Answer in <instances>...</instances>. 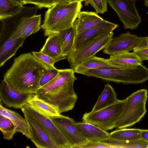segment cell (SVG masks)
I'll list each match as a JSON object with an SVG mask.
<instances>
[{
    "mask_svg": "<svg viewBox=\"0 0 148 148\" xmlns=\"http://www.w3.org/2000/svg\"><path fill=\"white\" fill-rule=\"evenodd\" d=\"M75 124L89 140L100 141L110 137V133L93 124L83 122H75Z\"/></svg>",
    "mask_w": 148,
    "mask_h": 148,
    "instance_id": "18",
    "label": "cell"
},
{
    "mask_svg": "<svg viewBox=\"0 0 148 148\" xmlns=\"http://www.w3.org/2000/svg\"><path fill=\"white\" fill-rule=\"evenodd\" d=\"M57 3L60 4H65L69 3L68 0H57Z\"/></svg>",
    "mask_w": 148,
    "mask_h": 148,
    "instance_id": "38",
    "label": "cell"
},
{
    "mask_svg": "<svg viewBox=\"0 0 148 148\" xmlns=\"http://www.w3.org/2000/svg\"><path fill=\"white\" fill-rule=\"evenodd\" d=\"M34 94L19 92L9 86L3 79L0 85V101L8 107L21 109Z\"/></svg>",
    "mask_w": 148,
    "mask_h": 148,
    "instance_id": "12",
    "label": "cell"
},
{
    "mask_svg": "<svg viewBox=\"0 0 148 148\" xmlns=\"http://www.w3.org/2000/svg\"><path fill=\"white\" fill-rule=\"evenodd\" d=\"M87 0H68L69 2V3L76 2V1H79L82 2L83 1H87Z\"/></svg>",
    "mask_w": 148,
    "mask_h": 148,
    "instance_id": "39",
    "label": "cell"
},
{
    "mask_svg": "<svg viewBox=\"0 0 148 148\" xmlns=\"http://www.w3.org/2000/svg\"><path fill=\"white\" fill-rule=\"evenodd\" d=\"M113 31L103 32L88 40L67 56L70 66L73 69L86 60L95 56L104 49L113 38Z\"/></svg>",
    "mask_w": 148,
    "mask_h": 148,
    "instance_id": "7",
    "label": "cell"
},
{
    "mask_svg": "<svg viewBox=\"0 0 148 148\" xmlns=\"http://www.w3.org/2000/svg\"><path fill=\"white\" fill-rule=\"evenodd\" d=\"M23 5L32 4L37 6L39 9L49 8L57 3V0H23Z\"/></svg>",
    "mask_w": 148,
    "mask_h": 148,
    "instance_id": "32",
    "label": "cell"
},
{
    "mask_svg": "<svg viewBox=\"0 0 148 148\" xmlns=\"http://www.w3.org/2000/svg\"><path fill=\"white\" fill-rule=\"evenodd\" d=\"M141 129L124 128L116 129L110 133V137L125 141H135L141 140Z\"/></svg>",
    "mask_w": 148,
    "mask_h": 148,
    "instance_id": "25",
    "label": "cell"
},
{
    "mask_svg": "<svg viewBox=\"0 0 148 148\" xmlns=\"http://www.w3.org/2000/svg\"><path fill=\"white\" fill-rule=\"evenodd\" d=\"M0 130L3 138L10 140L16 133V127L13 122L8 118L0 115Z\"/></svg>",
    "mask_w": 148,
    "mask_h": 148,
    "instance_id": "29",
    "label": "cell"
},
{
    "mask_svg": "<svg viewBox=\"0 0 148 148\" xmlns=\"http://www.w3.org/2000/svg\"><path fill=\"white\" fill-rule=\"evenodd\" d=\"M97 13L104 14L107 11L108 0H87Z\"/></svg>",
    "mask_w": 148,
    "mask_h": 148,
    "instance_id": "33",
    "label": "cell"
},
{
    "mask_svg": "<svg viewBox=\"0 0 148 148\" xmlns=\"http://www.w3.org/2000/svg\"><path fill=\"white\" fill-rule=\"evenodd\" d=\"M59 70L56 67L46 69L40 79V88L47 84L53 79L58 74Z\"/></svg>",
    "mask_w": 148,
    "mask_h": 148,
    "instance_id": "31",
    "label": "cell"
},
{
    "mask_svg": "<svg viewBox=\"0 0 148 148\" xmlns=\"http://www.w3.org/2000/svg\"><path fill=\"white\" fill-rule=\"evenodd\" d=\"M27 124L30 139L37 148H56L48 134L35 120L22 111Z\"/></svg>",
    "mask_w": 148,
    "mask_h": 148,
    "instance_id": "14",
    "label": "cell"
},
{
    "mask_svg": "<svg viewBox=\"0 0 148 148\" xmlns=\"http://www.w3.org/2000/svg\"><path fill=\"white\" fill-rule=\"evenodd\" d=\"M78 73L126 84L143 83L148 80V69L142 64L134 69H122L111 66L86 70Z\"/></svg>",
    "mask_w": 148,
    "mask_h": 148,
    "instance_id": "5",
    "label": "cell"
},
{
    "mask_svg": "<svg viewBox=\"0 0 148 148\" xmlns=\"http://www.w3.org/2000/svg\"><path fill=\"white\" fill-rule=\"evenodd\" d=\"M133 51L142 61L144 60L148 61V47L133 49Z\"/></svg>",
    "mask_w": 148,
    "mask_h": 148,
    "instance_id": "35",
    "label": "cell"
},
{
    "mask_svg": "<svg viewBox=\"0 0 148 148\" xmlns=\"http://www.w3.org/2000/svg\"><path fill=\"white\" fill-rule=\"evenodd\" d=\"M82 7L81 2L57 3L46 12L41 27L45 36L59 33L73 27Z\"/></svg>",
    "mask_w": 148,
    "mask_h": 148,
    "instance_id": "4",
    "label": "cell"
},
{
    "mask_svg": "<svg viewBox=\"0 0 148 148\" xmlns=\"http://www.w3.org/2000/svg\"><path fill=\"white\" fill-rule=\"evenodd\" d=\"M145 47H148V37H141L134 45L133 49Z\"/></svg>",
    "mask_w": 148,
    "mask_h": 148,
    "instance_id": "36",
    "label": "cell"
},
{
    "mask_svg": "<svg viewBox=\"0 0 148 148\" xmlns=\"http://www.w3.org/2000/svg\"><path fill=\"white\" fill-rule=\"evenodd\" d=\"M72 69H59L52 80L40 88L35 94L61 113L72 110L77 99L74 89L77 79Z\"/></svg>",
    "mask_w": 148,
    "mask_h": 148,
    "instance_id": "2",
    "label": "cell"
},
{
    "mask_svg": "<svg viewBox=\"0 0 148 148\" xmlns=\"http://www.w3.org/2000/svg\"><path fill=\"white\" fill-rule=\"evenodd\" d=\"M63 54L67 56L73 50L75 37V29L73 26L58 34Z\"/></svg>",
    "mask_w": 148,
    "mask_h": 148,
    "instance_id": "24",
    "label": "cell"
},
{
    "mask_svg": "<svg viewBox=\"0 0 148 148\" xmlns=\"http://www.w3.org/2000/svg\"><path fill=\"white\" fill-rule=\"evenodd\" d=\"M103 20L96 12H80L73 24L76 35L89 29Z\"/></svg>",
    "mask_w": 148,
    "mask_h": 148,
    "instance_id": "17",
    "label": "cell"
},
{
    "mask_svg": "<svg viewBox=\"0 0 148 148\" xmlns=\"http://www.w3.org/2000/svg\"><path fill=\"white\" fill-rule=\"evenodd\" d=\"M119 26L118 24L103 20L91 28L76 36L73 51L90 38L103 32L113 31Z\"/></svg>",
    "mask_w": 148,
    "mask_h": 148,
    "instance_id": "15",
    "label": "cell"
},
{
    "mask_svg": "<svg viewBox=\"0 0 148 148\" xmlns=\"http://www.w3.org/2000/svg\"><path fill=\"white\" fill-rule=\"evenodd\" d=\"M32 54L38 59L42 63L48 68H55V63L60 61L58 59L55 58L46 54L40 51H32Z\"/></svg>",
    "mask_w": 148,
    "mask_h": 148,
    "instance_id": "30",
    "label": "cell"
},
{
    "mask_svg": "<svg viewBox=\"0 0 148 148\" xmlns=\"http://www.w3.org/2000/svg\"><path fill=\"white\" fill-rule=\"evenodd\" d=\"M25 105L48 117L56 116L60 114L54 108L40 99L35 94L28 100Z\"/></svg>",
    "mask_w": 148,
    "mask_h": 148,
    "instance_id": "23",
    "label": "cell"
},
{
    "mask_svg": "<svg viewBox=\"0 0 148 148\" xmlns=\"http://www.w3.org/2000/svg\"><path fill=\"white\" fill-rule=\"evenodd\" d=\"M0 115L10 119L16 127V132H19L30 139L28 126L25 118H23L17 113L4 107L0 104Z\"/></svg>",
    "mask_w": 148,
    "mask_h": 148,
    "instance_id": "19",
    "label": "cell"
},
{
    "mask_svg": "<svg viewBox=\"0 0 148 148\" xmlns=\"http://www.w3.org/2000/svg\"><path fill=\"white\" fill-rule=\"evenodd\" d=\"M126 103V99L119 100L108 106L94 112L84 113L83 122L94 125L106 131L115 128V124L120 116Z\"/></svg>",
    "mask_w": 148,
    "mask_h": 148,
    "instance_id": "8",
    "label": "cell"
},
{
    "mask_svg": "<svg viewBox=\"0 0 148 148\" xmlns=\"http://www.w3.org/2000/svg\"><path fill=\"white\" fill-rule=\"evenodd\" d=\"M141 140L148 143V130L141 129Z\"/></svg>",
    "mask_w": 148,
    "mask_h": 148,
    "instance_id": "37",
    "label": "cell"
},
{
    "mask_svg": "<svg viewBox=\"0 0 148 148\" xmlns=\"http://www.w3.org/2000/svg\"><path fill=\"white\" fill-rule=\"evenodd\" d=\"M137 0H108V3L117 14L125 29H136L141 18L136 7Z\"/></svg>",
    "mask_w": 148,
    "mask_h": 148,
    "instance_id": "9",
    "label": "cell"
},
{
    "mask_svg": "<svg viewBox=\"0 0 148 148\" xmlns=\"http://www.w3.org/2000/svg\"><path fill=\"white\" fill-rule=\"evenodd\" d=\"M24 41L8 39L0 42V67L14 56Z\"/></svg>",
    "mask_w": 148,
    "mask_h": 148,
    "instance_id": "21",
    "label": "cell"
},
{
    "mask_svg": "<svg viewBox=\"0 0 148 148\" xmlns=\"http://www.w3.org/2000/svg\"><path fill=\"white\" fill-rule=\"evenodd\" d=\"M144 5L145 6L148 7V0H145Z\"/></svg>",
    "mask_w": 148,
    "mask_h": 148,
    "instance_id": "40",
    "label": "cell"
},
{
    "mask_svg": "<svg viewBox=\"0 0 148 148\" xmlns=\"http://www.w3.org/2000/svg\"><path fill=\"white\" fill-rule=\"evenodd\" d=\"M129 32L123 33L113 38L103 49V53L111 55L129 52L141 38Z\"/></svg>",
    "mask_w": 148,
    "mask_h": 148,
    "instance_id": "13",
    "label": "cell"
},
{
    "mask_svg": "<svg viewBox=\"0 0 148 148\" xmlns=\"http://www.w3.org/2000/svg\"><path fill=\"white\" fill-rule=\"evenodd\" d=\"M107 60L112 66L122 69L135 68L143 63V61L133 52L110 55Z\"/></svg>",
    "mask_w": 148,
    "mask_h": 148,
    "instance_id": "16",
    "label": "cell"
},
{
    "mask_svg": "<svg viewBox=\"0 0 148 148\" xmlns=\"http://www.w3.org/2000/svg\"><path fill=\"white\" fill-rule=\"evenodd\" d=\"M35 120L45 130L53 143L56 148H71L67 140L49 117L37 112L25 105L21 109Z\"/></svg>",
    "mask_w": 148,
    "mask_h": 148,
    "instance_id": "10",
    "label": "cell"
},
{
    "mask_svg": "<svg viewBox=\"0 0 148 148\" xmlns=\"http://www.w3.org/2000/svg\"><path fill=\"white\" fill-rule=\"evenodd\" d=\"M111 66H112L108 62L107 59L95 56L86 60L73 69L75 73H78L80 71L86 70Z\"/></svg>",
    "mask_w": 148,
    "mask_h": 148,
    "instance_id": "26",
    "label": "cell"
},
{
    "mask_svg": "<svg viewBox=\"0 0 148 148\" xmlns=\"http://www.w3.org/2000/svg\"><path fill=\"white\" fill-rule=\"evenodd\" d=\"M24 5L13 0H0V19L13 16L20 12Z\"/></svg>",
    "mask_w": 148,
    "mask_h": 148,
    "instance_id": "27",
    "label": "cell"
},
{
    "mask_svg": "<svg viewBox=\"0 0 148 148\" xmlns=\"http://www.w3.org/2000/svg\"><path fill=\"white\" fill-rule=\"evenodd\" d=\"M39 9L35 5L23 6L18 14L1 20L0 42L7 39L24 41L27 37L38 32L41 28V15H36Z\"/></svg>",
    "mask_w": 148,
    "mask_h": 148,
    "instance_id": "3",
    "label": "cell"
},
{
    "mask_svg": "<svg viewBox=\"0 0 148 148\" xmlns=\"http://www.w3.org/2000/svg\"><path fill=\"white\" fill-rule=\"evenodd\" d=\"M117 95L114 88L109 84L105 85L101 94L91 112H94L108 106L117 101Z\"/></svg>",
    "mask_w": 148,
    "mask_h": 148,
    "instance_id": "22",
    "label": "cell"
},
{
    "mask_svg": "<svg viewBox=\"0 0 148 148\" xmlns=\"http://www.w3.org/2000/svg\"><path fill=\"white\" fill-rule=\"evenodd\" d=\"M13 0L15 1L16 2L19 3H20L23 4V0Z\"/></svg>",
    "mask_w": 148,
    "mask_h": 148,
    "instance_id": "41",
    "label": "cell"
},
{
    "mask_svg": "<svg viewBox=\"0 0 148 148\" xmlns=\"http://www.w3.org/2000/svg\"><path fill=\"white\" fill-rule=\"evenodd\" d=\"M100 141L104 142L113 148H148V143L141 140L135 141H125L109 138Z\"/></svg>",
    "mask_w": 148,
    "mask_h": 148,
    "instance_id": "28",
    "label": "cell"
},
{
    "mask_svg": "<svg viewBox=\"0 0 148 148\" xmlns=\"http://www.w3.org/2000/svg\"><path fill=\"white\" fill-rule=\"evenodd\" d=\"M147 95L146 89H141L125 99L123 110L115 124L116 129L130 127L140 122L147 112Z\"/></svg>",
    "mask_w": 148,
    "mask_h": 148,
    "instance_id": "6",
    "label": "cell"
},
{
    "mask_svg": "<svg viewBox=\"0 0 148 148\" xmlns=\"http://www.w3.org/2000/svg\"><path fill=\"white\" fill-rule=\"evenodd\" d=\"M49 117L67 140L71 148H81L89 141L76 127L73 119L60 114Z\"/></svg>",
    "mask_w": 148,
    "mask_h": 148,
    "instance_id": "11",
    "label": "cell"
},
{
    "mask_svg": "<svg viewBox=\"0 0 148 148\" xmlns=\"http://www.w3.org/2000/svg\"><path fill=\"white\" fill-rule=\"evenodd\" d=\"M113 148L111 146L100 141H90L81 148Z\"/></svg>",
    "mask_w": 148,
    "mask_h": 148,
    "instance_id": "34",
    "label": "cell"
},
{
    "mask_svg": "<svg viewBox=\"0 0 148 148\" xmlns=\"http://www.w3.org/2000/svg\"><path fill=\"white\" fill-rule=\"evenodd\" d=\"M47 69L32 53H24L14 59L3 80L19 92L35 94L40 88L41 77Z\"/></svg>",
    "mask_w": 148,
    "mask_h": 148,
    "instance_id": "1",
    "label": "cell"
},
{
    "mask_svg": "<svg viewBox=\"0 0 148 148\" xmlns=\"http://www.w3.org/2000/svg\"><path fill=\"white\" fill-rule=\"evenodd\" d=\"M40 51L60 60L67 59V57L62 53L58 34L49 36Z\"/></svg>",
    "mask_w": 148,
    "mask_h": 148,
    "instance_id": "20",
    "label": "cell"
}]
</instances>
